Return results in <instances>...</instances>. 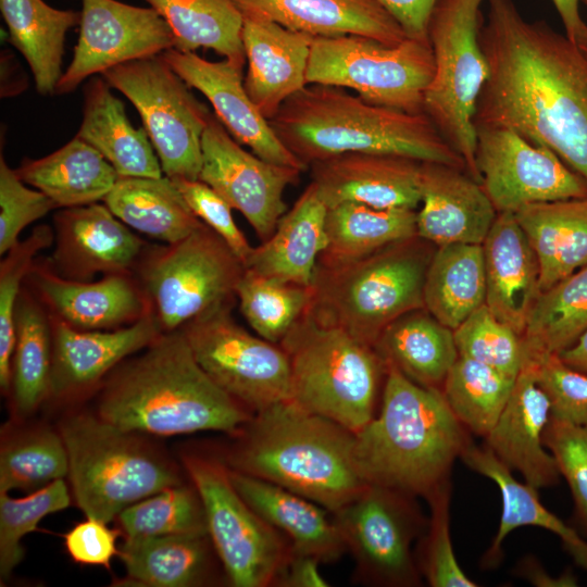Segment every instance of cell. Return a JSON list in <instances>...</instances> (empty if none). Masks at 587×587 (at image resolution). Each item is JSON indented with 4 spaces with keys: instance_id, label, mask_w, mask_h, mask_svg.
Masks as SVG:
<instances>
[{
    "instance_id": "6da1fadb",
    "label": "cell",
    "mask_w": 587,
    "mask_h": 587,
    "mask_svg": "<svg viewBox=\"0 0 587 587\" xmlns=\"http://www.w3.org/2000/svg\"><path fill=\"white\" fill-rule=\"evenodd\" d=\"M479 41L489 75L474 116L558 154L587 180V57L545 21H528L513 0H487Z\"/></svg>"
},
{
    "instance_id": "7a4b0ae2",
    "label": "cell",
    "mask_w": 587,
    "mask_h": 587,
    "mask_svg": "<svg viewBox=\"0 0 587 587\" xmlns=\"http://www.w3.org/2000/svg\"><path fill=\"white\" fill-rule=\"evenodd\" d=\"M96 414L133 433L174 436L201 430L237 435L253 412L200 367L180 330L163 333L102 389Z\"/></svg>"
},
{
    "instance_id": "3957f363",
    "label": "cell",
    "mask_w": 587,
    "mask_h": 587,
    "mask_svg": "<svg viewBox=\"0 0 587 587\" xmlns=\"http://www.w3.org/2000/svg\"><path fill=\"white\" fill-rule=\"evenodd\" d=\"M471 442L441 390L386 365L379 412L355 433L354 461L365 484L426 499Z\"/></svg>"
},
{
    "instance_id": "277c9868",
    "label": "cell",
    "mask_w": 587,
    "mask_h": 587,
    "mask_svg": "<svg viewBox=\"0 0 587 587\" xmlns=\"http://www.w3.org/2000/svg\"><path fill=\"white\" fill-rule=\"evenodd\" d=\"M224 457L227 467L282 486L335 513L367 484L354 461L355 434L291 400L253 413Z\"/></svg>"
},
{
    "instance_id": "5b68a950",
    "label": "cell",
    "mask_w": 587,
    "mask_h": 587,
    "mask_svg": "<svg viewBox=\"0 0 587 587\" xmlns=\"http://www.w3.org/2000/svg\"><path fill=\"white\" fill-rule=\"evenodd\" d=\"M268 123L308 170L320 160L362 152L403 155L466 171L462 157L424 112L372 104L341 87L307 85Z\"/></svg>"
},
{
    "instance_id": "8992f818",
    "label": "cell",
    "mask_w": 587,
    "mask_h": 587,
    "mask_svg": "<svg viewBox=\"0 0 587 587\" xmlns=\"http://www.w3.org/2000/svg\"><path fill=\"white\" fill-rule=\"evenodd\" d=\"M432 245L415 236L346 264H317L308 311L320 323L374 347L390 323L425 308L424 283L435 252Z\"/></svg>"
},
{
    "instance_id": "52a82bcc",
    "label": "cell",
    "mask_w": 587,
    "mask_h": 587,
    "mask_svg": "<svg viewBox=\"0 0 587 587\" xmlns=\"http://www.w3.org/2000/svg\"><path fill=\"white\" fill-rule=\"evenodd\" d=\"M59 432L67 451L72 494L86 517L110 523L133 503L184 483L175 464L138 433L96 413L67 415Z\"/></svg>"
},
{
    "instance_id": "ba28073f",
    "label": "cell",
    "mask_w": 587,
    "mask_h": 587,
    "mask_svg": "<svg viewBox=\"0 0 587 587\" xmlns=\"http://www.w3.org/2000/svg\"><path fill=\"white\" fill-rule=\"evenodd\" d=\"M279 345L289 360V400L354 434L375 416L386 365L374 347L308 310Z\"/></svg>"
},
{
    "instance_id": "9c48e42d",
    "label": "cell",
    "mask_w": 587,
    "mask_h": 587,
    "mask_svg": "<svg viewBox=\"0 0 587 587\" xmlns=\"http://www.w3.org/2000/svg\"><path fill=\"white\" fill-rule=\"evenodd\" d=\"M484 1H436L427 26L434 74L424 96V113L479 183L474 116L489 75L479 41Z\"/></svg>"
},
{
    "instance_id": "30bf717a",
    "label": "cell",
    "mask_w": 587,
    "mask_h": 587,
    "mask_svg": "<svg viewBox=\"0 0 587 587\" xmlns=\"http://www.w3.org/2000/svg\"><path fill=\"white\" fill-rule=\"evenodd\" d=\"M433 74L429 41L405 38L386 45L365 36L345 35L314 37L307 83L351 89L372 104L422 113Z\"/></svg>"
},
{
    "instance_id": "8fae6325",
    "label": "cell",
    "mask_w": 587,
    "mask_h": 587,
    "mask_svg": "<svg viewBox=\"0 0 587 587\" xmlns=\"http://www.w3.org/2000/svg\"><path fill=\"white\" fill-rule=\"evenodd\" d=\"M183 463L201 498L208 534L230 585L276 586L292 552L289 540L238 494L223 461L187 454Z\"/></svg>"
},
{
    "instance_id": "7c38bea8",
    "label": "cell",
    "mask_w": 587,
    "mask_h": 587,
    "mask_svg": "<svg viewBox=\"0 0 587 587\" xmlns=\"http://www.w3.org/2000/svg\"><path fill=\"white\" fill-rule=\"evenodd\" d=\"M102 76L137 109L164 176L199 179L201 139L212 113L191 87L161 55L114 66Z\"/></svg>"
},
{
    "instance_id": "4fadbf2b",
    "label": "cell",
    "mask_w": 587,
    "mask_h": 587,
    "mask_svg": "<svg viewBox=\"0 0 587 587\" xmlns=\"http://www.w3.org/2000/svg\"><path fill=\"white\" fill-rule=\"evenodd\" d=\"M243 271L227 243L203 224L153 254L142 279L152 311L163 332L170 333L233 302Z\"/></svg>"
},
{
    "instance_id": "5bb4252c",
    "label": "cell",
    "mask_w": 587,
    "mask_h": 587,
    "mask_svg": "<svg viewBox=\"0 0 587 587\" xmlns=\"http://www.w3.org/2000/svg\"><path fill=\"white\" fill-rule=\"evenodd\" d=\"M416 497L377 485L365 488L332 513L347 551L355 562V577L383 587H416L422 574L412 545L426 529Z\"/></svg>"
},
{
    "instance_id": "9a60e30c",
    "label": "cell",
    "mask_w": 587,
    "mask_h": 587,
    "mask_svg": "<svg viewBox=\"0 0 587 587\" xmlns=\"http://www.w3.org/2000/svg\"><path fill=\"white\" fill-rule=\"evenodd\" d=\"M230 310L232 302L223 304L182 328L196 361L221 389L253 413L289 400L285 350L238 325Z\"/></svg>"
},
{
    "instance_id": "2e32d148",
    "label": "cell",
    "mask_w": 587,
    "mask_h": 587,
    "mask_svg": "<svg viewBox=\"0 0 587 587\" xmlns=\"http://www.w3.org/2000/svg\"><path fill=\"white\" fill-rule=\"evenodd\" d=\"M475 129L480 185L498 213L587 197V180L549 148L507 127Z\"/></svg>"
},
{
    "instance_id": "e0dca14e",
    "label": "cell",
    "mask_w": 587,
    "mask_h": 587,
    "mask_svg": "<svg viewBox=\"0 0 587 587\" xmlns=\"http://www.w3.org/2000/svg\"><path fill=\"white\" fill-rule=\"evenodd\" d=\"M79 37L55 93L74 91L95 74L175 48V37L151 7L117 0H82Z\"/></svg>"
},
{
    "instance_id": "ac0fdd59",
    "label": "cell",
    "mask_w": 587,
    "mask_h": 587,
    "mask_svg": "<svg viewBox=\"0 0 587 587\" xmlns=\"http://www.w3.org/2000/svg\"><path fill=\"white\" fill-rule=\"evenodd\" d=\"M199 179L239 211L261 241L287 211L284 192L299 183L302 171L274 164L245 150L212 114L201 139Z\"/></svg>"
},
{
    "instance_id": "d6986e66",
    "label": "cell",
    "mask_w": 587,
    "mask_h": 587,
    "mask_svg": "<svg viewBox=\"0 0 587 587\" xmlns=\"http://www.w3.org/2000/svg\"><path fill=\"white\" fill-rule=\"evenodd\" d=\"M186 82L211 103L214 115L240 145L247 146L264 161L298 168L308 167L278 139L266 120L250 99L242 78V68L230 61L212 62L196 52L175 48L160 54Z\"/></svg>"
},
{
    "instance_id": "ffe728a7",
    "label": "cell",
    "mask_w": 587,
    "mask_h": 587,
    "mask_svg": "<svg viewBox=\"0 0 587 587\" xmlns=\"http://www.w3.org/2000/svg\"><path fill=\"white\" fill-rule=\"evenodd\" d=\"M421 164L412 158L350 152L309 165L311 184L327 209L345 202L378 209H412L421 203Z\"/></svg>"
},
{
    "instance_id": "44dd1931",
    "label": "cell",
    "mask_w": 587,
    "mask_h": 587,
    "mask_svg": "<svg viewBox=\"0 0 587 587\" xmlns=\"http://www.w3.org/2000/svg\"><path fill=\"white\" fill-rule=\"evenodd\" d=\"M416 235L437 247L482 245L497 210L480 183L463 168L436 162L421 164V203Z\"/></svg>"
},
{
    "instance_id": "7402d4cb",
    "label": "cell",
    "mask_w": 587,
    "mask_h": 587,
    "mask_svg": "<svg viewBox=\"0 0 587 587\" xmlns=\"http://www.w3.org/2000/svg\"><path fill=\"white\" fill-rule=\"evenodd\" d=\"M163 333L152 309L135 323L110 330H82L58 320L52 329L50 395L64 398L90 388Z\"/></svg>"
},
{
    "instance_id": "603a6c76",
    "label": "cell",
    "mask_w": 587,
    "mask_h": 587,
    "mask_svg": "<svg viewBox=\"0 0 587 587\" xmlns=\"http://www.w3.org/2000/svg\"><path fill=\"white\" fill-rule=\"evenodd\" d=\"M242 43L248 61L245 88L266 120L303 89L313 36L284 27L258 13L242 12Z\"/></svg>"
},
{
    "instance_id": "cb8c5ba5",
    "label": "cell",
    "mask_w": 587,
    "mask_h": 587,
    "mask_svg": "<svg viewBox=\"0 0 587 587\" xmlns=\"http://www.w3.org/2000/svg\"><path fill=\"white\" fill-rule=\"evenodd\" d=\"M549 420V399L537 384L532 366L525 363L503 411L485 437V447L537 490L555 485L560 477L555 460L544 445Z\"/></svg>"
},
{
    "instance_id": "d4e9b609",
    "label": "cell",
    "mask_w": 587,
    "mask_h": 587,
    "mask_svg": "<svg viewBox=\"0 0 587 587\" xmlns=\"http://www.w3.org/2000/svg\"><path fill=\"white\" fill-rule=\"evenodd\" d=\"M482 246L485 304L499 321L523 336L541 294L537 255L512 212L497 214Z\"/></svg>"
},
{
    "instance_id": "484cf974",
    "label": "cell",
    "mask_w": 587,
    "mask_h": 587,
    "mask_svg": "<svg viewBox=\"0 0 587 587\" xmlns=\"http://www.w3.org/2000/svg\"><path fill=\"white\" fill-rule=\"evenodd\" d=\"M55 261L70 279L87 280L96 273L124 274L142 241L105 204L65 208L55 216Z\"/></svg>"
},
{
    "instance_id": "4316f807",
    "label": "cell",
    "mask_w": 587,
    "mask_h": 587,
    "mask_svg": "<svg viewBox=\"0 0 587 587\" xmlns=\"http://www.w3.org/2000/svg\"><path fill=\"white\" fill-rule=\"evenodd\" d=\"M228 472L238 494L289 540L294 553L330 563L347 551L342 535L327 509L267 480L229 467Z\"/></svg>"
},
{
    "instance_id": "83f0119b",
    "label": "cell",
    "mask_w": 587,
    "mask_h": 587,
    "mask_svg": "<svg viewBox=\"0 0 587 587\" xmlns=\"http://www.w3.org/2000/svg\"><path fill=\"white\" fill-rule=\"evenodd\" d=\"M33 276L58 319L77 329H116L135 323L152 309L126 273L105 275L98 282L70 279L39 270Z\"/></svg>"
},
{
    "instance_id": "f1b7e54d",
    "label": "cell",
    "mask_w": 587,
    "mask_h": 587,
    "mask_svg": "<svg viewBox=\"0 0 587 587\" xmlns=\"http://www.w3.org/2000/svg\"><path fill=\"white\" fill-rule=\"evenodd\" d=\"M241 12L258 13L313 37L359 35L386 45L407 37L376 0H233Z\"/></svg>"
},
{
    "instance_id": "f546056e",
    "label": "cell",
    "mask_w": 587,
    "mask_h": 587,
    "mask_svg": "<svg viewBox=\"0 0 587 587\" xmlns=\"http://www.w3.org/2000/svg\"><path fill=\"white\" fill-rule=\"evenodd\" d=\"M326 204L310 183L282 215L273 234L253 247L245 268L310 286L326 243Z\"/></svg>"
},
{
    "instance_id": "4dcf8cb0",
    "label": "cell",
    "mask_w": 587,
    "mask_h": 587,
    "mask_svg": "<svg viewBox=\"0 0 587 587\" xmlns=\"http://www.w3.org/2000/svg\"><path fill=\"white\" fill-rule=\"evenodd\" d=\"M460 458L471 470L491 479L501 494L502 512L498 530L482 559L485 569L496 567L500 563L503 541L511 532L521 526H537L559 536L575 563L587 571V541L545 508L536 488L519 482L487 447H476L471 442Z\"/></svg>"
},
{
    "instance_id": "1f68e13d",
    "label": "cell",
    "mask_w": 587,
    "mask_h": 587,
    "mask_svg": "<svg viewBox=\"0 0 587 587\" xmlns=\"http://www.w3.org/2000/svg\"><path fill=\"white\" fill-rule=\"evenodd\" d=\"M76 137L100 152L120 177L163 176L145 128L132 125L123 102L104 78L93 76L85 84L83 121Z\"/></svg>"
},
{
    "instance_id": "d6a6232c",
    "label": "cell",
    "mask_w": 587,
    "mask_h": 587,
    "mask_svg": "<svg viewBox=\"0 0 587 587\" xmlns=\"http://www.w3.org/2000/svg\"><path fill=\"white\" fill-rule=\"evenodd\" d=\"M514 215L537 255L541 292L587 265V197L528 204Z\"/></svg>"
},
{
    "instance_id": "836d02e7",
    "label": "cell",
    "mask_w": 587,
    "mask_h": 587,
    "mask_svg": "<svg viewBox=\"0 0 587 587\" xmlns=\"http://www.w3.org/2000/svg\"><path fill=\"white\" fill-rule=\"evenodd\" d=\"M374 348L385 365L396 367L420 386L439 390L459 358L453 330L425 308L390 323Z\"/></svg>"
},
{
    "instance_id": "e575fe53",
    "label": "cell",
    "mask_w": 587,
    "mask_h": 587,
    "mask_svg": "<svg viewBox=\"0 0 587 587\" xmlns=\"http://www.w3.org/2000/svg\"><path fill=\"white\" fill-rule=\"evenodd\" d=\"M215 549L209 534H174L125 538L118 549L134 586L196 587L213 572Z\"/></svg>"
},
{
    "instance_id": "d590c367",
    "label": "cell",
    "mask_w": 587,
    "mask_h": 587,
    "mask_svg": "<svg viewBox=\"0 0 587 587\" xmlns=\"http://www.w3.org/2000/svg\"><path fill=\"white\" fill-rule=\"evenodd\" d=\"M15 172L25 184L48 196L57 208L103 200L120 177L100 152L76 136L51 154L24 160Z\"/></svg>"
},
{
    "instance_id": "8d00e7d4",
    "label": "cell",
    "mask_w": 587,
    "mask_h": 587,
    "mask_svg": "<svg viewBox=\"0 0 587 587\" xmlns=\"http://www.w3.org/2000/svg\"><path fill=\"white\" fill-rule=\"evenodd\" d=\"M9 41L29 65L40 95H53L61 79L67 32L80 24V12L60 10L43 0H0Z\"/></svg>"
},
{
    "instance_id": "74e56055",
    "label": "cell",
    "mask_w": 587,
    "mask_h": 587,
    "mask_svg": "<svg viewBox=\"0 0 587 587\" xmlns=\"http://www.w3.org/2000/svg\"><path fill=\"white\" fill-rule=\"evenodd\" d=\"M103 202L128 227L168 243L204 224L166 176L118 177Z\"/></svg>"
},
{
    "instance_id": "f35d334b",
    "label": "cell",
    "mask_w": 587,
    "mask_h": 587,
    "mask_svg": "<svg viewBox=\"0 0 587 587\" xmlns=\"http://www.w3.org/2000/svg\"><path fill=\"white\" fill-rule=\"evenodd\" d=\"M326 243L317 264L337 266L416 235V210L345 202L327 209Z\"/></svg>"
},
{
    "instance_id": "ab89813d",
    "label": "cell",
    "mask_w": 587,
    "mask_h": 587,
    "mask_svg": "<svg viewBox=\"0 0 587 587\" xmlns=\"http://www.w3.org/2000/svg\"><path fill=\"white\" fill-rule=\"evenodd\" d=\"M423 297L425 309L454 330L485 304L483 246L450 243L437 247L427 268Z\"/></svg>"
},
{
    "instance_id": "60d3db41",
    "label": "cell",
    "mask_w": 587,
    "mask_h": 587,
    "mask_svg": "<svg viewBox=\"0 0 587 587\" xmlns=\"http://www.w3.org/2000/svg\"><path fill=\"white\" fill-rule=\"evenodd\" d=\"M167 23L175 49L195 52L211 49L242 68L243 16L233 0H143Z\"/></svg>"
},
{
    "instance_id": "b9f144b4",
    "label": "cell",
    "mask_w": 587,
    "mask_h": 587,
    "mask_svg": "<svg viewBox=\"0 0 587 587\" xmlns=\"http://www.w3.org/2000/svg\"><path fill=\"white\" fill-rule=\"evenodd\" d=\"M586 329L587 265L540 294L522 336L525 361L559 354Z\"/></svg>"
},
{
    "instance_id": "7bdbcfd3",
    "label": "cell",
    "mask_w": 587,
    "mask_h": 587,
    "mask_svg": "<svg viewBox=\"0 0 587 587\" xmlns=\"http://www.w3.org/2000/svg\"><path fill=\"white\" fill-rule=\"evenodd\" d=\"M52 330L45 313L32 300L18 298L11 391L20 415L33 413L50 395Z\"/></svg>"
},
{
    "instance_id": "ee69618b",
    "label": "cell",
    "mask_w": 587,
    "mask_h": 587,
    "mask_svg": "<svg viewBox=\"0 0 587 587\" xmlns=\"http://www.w3.org/2000/svg\"><path fill=\"white\" fill-rule=\"evenodd\" d=\"M514 383V377L459 355L441 391L461 424L485 438L503 411Z\"/></svg>"
},
{
    "instance_id": "f6af8a7d",
    "label": "cell",
    "mask_w": 587,
    "mask_h": 587,
    "mask_svg": "<svg viewBox=\"0 0 587 587\" xmlns=\"http://www.w3.org/2000/svg\"><path fill=\"white\" fill-rule=\"evenodd\" d=\"M68 475L60 432L34 427L7 437L0 449V492H33Z\"/></svg>"
},
{
    "instance_id": "bcb514c9",
    "label": "cell",
    "mask_w": 587,
    "mask_h": 587,
    "mask_svg": "<svg viewBox=\"0 0 587 587\" xmlns=\"http://www.w3.org/2000/svg\"><path fill=\"white\" fill-rule=\"evenodd\" d=\"M239 309L258 336L280 344L308 310L311 287L245 268L237 286Z\"/></svg>"
},
{
    "instance_id": "7dc6e473",
    "label": "cell",
    "mask_w": 587,
    "mask_h": 587,
    "mask_svg": "<svg viewBox=\"0 0 587 587\" xmlns=\"http://www.w3.org/2000/svg\"><path fill=\"white\" fill-rule=\"evenodd\" d=\"M125 538L208 534L204 508L192 485L179 484L139 500L117 515Z\"/></svg>"
},
{
    "instance_id": "c3c4849f",
    "label": "cell",
    "mask_w": 587,
    "mask_h": 587,
    "mask_svg": "<svg viewBox=\"0 0 587 587\" xmlns=\"http://www.w3.org/2000/svg\"><path fill=\"white\" fill-rule=\"evenodd\" d=\"M71 496L64 479L29 492L23 498H11L0 492V577L5 580L21 563L24 551L23 537L37 530L47 515L67 508Z\"/></svg>"
},
{
    "instance_id": "681fc988",
    "label": "cell",
    "mask_w": 587,
    "mask_h": 587,
    "mask_svg": "<svg viewBox=\"0 0 587 587\" xmlns=\"http://www.w3.org/2000/svg\"><path fill=\"white\" fill-rule=\"evenodd\" d=\"M453 334L460 357L514 378L525 363L522 336L499 321L486 304L474 311Z\"/></svg>"
},
{
    "instance_id": "f907efd6",
    "label": "cell",
    "mask_w": 587,
    "mask_h": 587,
    "mask_svg": "<svg viewBox=\"0 0 587 587\" xmlns=\"http://www.w3.org/2000/svg\"><path fill=\"white\" fill-rule=\"evenodd\" d=\"M53 233L46 225L37 226L23 241L5 254L0 264V385L11 390L12 358L15 346V308L22 279L29 273L35 255L51 245Z\"/></svg>"
},
{
    "instance_id": "816d5d0a",
    "label": "cell",
    "mask_w": 587,
    "mask_h": 587,
    "mask_svg": "<svg viewBox=\"0 0 587 587\" xmlns=\"http://www.w3.org/2000/svg\"><path fill=\"white\" fill-rule=\"evenodd\" d=\"M451 482L446 480L427 498L430 514L421 536L417 565L432 587H476L457 561L450 535Z\"/></svg>"
},
{
    "instance_id": "f5cc1de1",
    "label": "cell",
    "mask_w": 587,
    "mask_h": 587,
    "mask_svg": "<svg viewBox=\"0 0 587 587\" xmlns=\"http://www.w3.org/2000/svg\"><path fill=\"white\" fill-rule=\"evenodd\" d=\"M550 402V417L587 424V374L565 364L559 354H540L525 361ZM524 363V364H525Z\"/></svg>"
},
{
    "instance_id": "db71d44e",
    "label": "cell",
    "mask_w": 587,
    "mask_h": 587,
    "mask_svg": "<svg viewBox=\"0 0 587 587\" xmlns=\"http://www.w3.org/2000/svg\"><path fill=\"white\" fill-rule=\"evenodd\" d=\"M55 203L40 190L26 187L0 157V253L5 254L18 242L20 233L41 218Z\"/></svg>"
},
{
    "instance_id": "11a10c76",
    "label": "cell",
    "mask_w": 587,
    "mask_h": 587,
    "mask_svg": "<svg viewBox=\"0 0 587 587\" xmlns=\"http://www.w3.org/2000/svg\"><path fill=\"white\" fill-rule=\"evenodd\" d=\"M544 445L552 454L574 498L577 515L587 528V424L576 425L550 417Z\"/></svg>"
},
{
    "instance_id": "9f6ffc18",
    "label": "cell",
    "mask_w": 587,
    "mask_h": 587,
    "mask_svg": "<svg viewBox=\"0 0 587 587\" xmlns=\"http://www.w3.org/2000/svg\"><path fill=\"white\" fill-rule=\"evenodd\" d=\"M172 180L195 215L227 243L245 266L253 247L236 225L227 201L200 179Z\"/></svg>"
},
{
    "instance_id": "6f0895ef",
    "label": "cell",
    "mask_w": 587,
    "mask_h": 587,
    "mask_svg": "<svg viewBox=\"0 0 587 587\" xmlns=\"http://www.w3.org/2000/svg\"><path fill=\"white\" fill-rule=\"evenodd\" d=\"M108 524L86 517L64 535L66 551L74 562L110 569L112 559L118 555L116 540L121 532Z\"/></svg>"
},
{
    "instance_id": "680465c9",
    "label": "cell",
    "mask_w": 587,
    "mask_h": 587,
    "mask_svg": "<svg viewBox=\"0 0 587 587\" xmlns=\"http://www.w3.org/2000/svg\"><path fill=\"white\" fill-rule=\"evenodd\" d=\"M376 1L400 24L408 38L428 41V21L437 0Z\"/></svg>"
},
{
    "instance_id": "91938a15",
    "label": "cell",
    "mask_w": 587,
    "mask_h": 587,
    "mask_svg": "<svg viewBox=\"0 0 587 587\" xmlns=\"http://www.w3.org/2000/svg\"><path fill=\"white\" fill-rule=\"evenodd\" d=\"M321 561L314 557L291 552L290 559L279 576L280 587H326L328 582L320 572Z\"/></svg>"
},
{
    "instance_id": "94428289",
    "label": "cell",
    "mask_w": 587,
    "mask_h": 587,
    "mask_svg": "<svg viewBox=\"0 0 587 587\" xmlns=\"http://www.w3.org/2000/svg\"><path fill=\"white\" fill-rule=\"evenodd\" d=\"M520 576L536 586H575L576 579L571 573H565L559 578L550 577L533 557H526L516 566Z\"/></svg>"
},
{
    "instance_id": "6125c7cd",
    "label": "cell",
    "mask_w": 587,
    "mask_h": 587,
    "mask_svg": "<svg viewBox=\"0 0 587 587\" xmlns=\"http://www.w3.org/2000/svg\"><path fill=\"white\" fill-rule=\"evenodd\" d=\"M569 39L577 43L587 28V24L580 15V0H551Z\"/></svg>"
},
{
    "instance_id": "be15d7a7",
    "label": "cell",
    "mask_w": 587,
    "mask_h": 587,
    "mask_svg": "<svg viewBox=\"0 0 587 587\" xmlns=\"http://www.w3.org/2000/svg\"><path fill=\"white\" fill-rule=\"evenodd\" d=\"M559 357L569 366L587 374V329Z\"/></svg>"
},
{
    "instance_id": "e7e4bbea",
    "label": "cell",
    "mask_w": 587,
    "mask_h": 587,
    "mask_svg": "<svg viewBox=\"0 0 587 587\" xmlns=\"http://www.w3.org/2000/svg\"><path fill=\"white\" fill-rule=\"evenodd\" d=\"M577 46L583 51V53L587 57V28L584 32V34L580 36V38L578 39Z\"/></svg>"
},
{
    "instance_id": "03108f58",
    "label": "cell",
    "mask_w": 587,
    "mask_h": 587,
    "mask_svg": "<svg viewBox=\"0 0 587 587\" xmlns=\"http://www.w3.org/2000/svg\"><path fill=\"white\" fill-rule=\"evenodd\" d=\"M580 2L587 7V0H580Z\"/></svg>"
}]
</instances>
